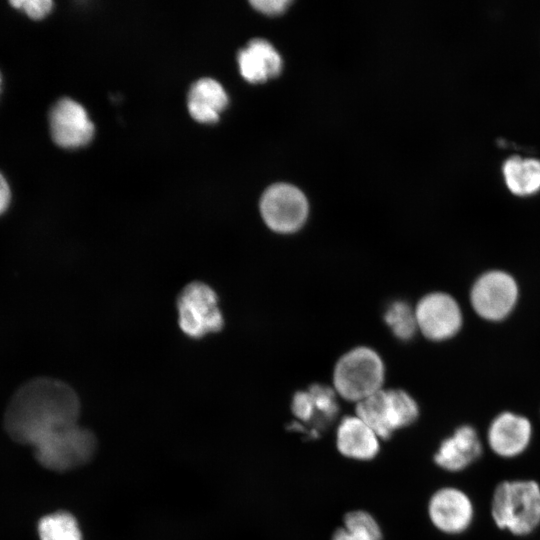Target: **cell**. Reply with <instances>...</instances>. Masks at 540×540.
Returning a JSON list of instances; mask_svg holds the SVG:
<instances>
[{"instance_id": "6da1fadb", "label": "cell", "mask_w": 540, "mask_h": 540, "mask_svg": "<svg viewBox=\"0 0 540 540\" xmlns=\"http://www.w3.org/2000/svg\"><path fill=\"white\" fill-rule=\"evenodd\" d=\"M79 398L68 384L33 378L19 387L7 405L4 426L22 444L35 445L49 434L77 424Z\"/></svg>"}, {"instance_id": "7a4b0ae2", "label": "cell", "mask_w": 540, "mask_h": 540, "mask_svg": "<svg viewBox=\"0 0 540 540\" xmlns=\"http://www.w3.org/2000/svg\"><path fill=\"white\" fill-rule=\"evenodd\" d=\"M491 514L500 529L527 535L540 524V486L533 480L503 481L494 490Z\"/></svg>"}, {"instance_id": "3957f363", "label": "cell", "mask_w": 540, "mask_h": 540, "mask_svg": "<svg viewBox=\"0 0 540 540\" xmlns=\"http://www.w3.org/2000/svg\"><path fill=\"white\" fill-rule=\"evenodd\" d=\"M384 364L371 348L360 346L345 353L333 372L335 391L345 400L360 402L382 389Z\"/></svg>"}, {"instance_id": "277c9868", "label": "cell", "mask_w": 540, "mask_h": 540, "mask_svg": "<svg viewBox=\"0 0 540 540\" xmlns=\"http://www.w3.org/2000/svg\"><path fill=\"white\" fill-rule=\"evenodd\" d=\"M40 464L54 471H66L87 463L96 449V438L78 424L47 435L35 445Z\"/></svg>"}, {"instance_id": "5b68a950", "label": "cell", "mask_w": 540, "mask_h": 540, "mask_svg": "<svg viewBox=\"0 0 540 540\" xmlns=\"http://www.w3.org/2000/svg\"><path fill=\"white\" fill-rule=\"evenodd\" d=\"M177 310L179 326L191 338H201L223 328L224 319L218 307V295L203 282H192L181 291Z\"/></svg>"}, {"instance_id": "8992f818", "label": "cell", "mask_w": 540, "mask_h": 540, "mask_svg": "<svg viewBox=\"0 0 540 540\" xmlns=\"http://www.w3.org/2000/svg\"><path fill=\"white\" fill-rule=\"evenodd\" d=\"M308 202L295 186L285 183L270 186L260 200V212L266 225L278 233L299 230L308 216Z\"/></svg>"}, {"instance_id": "52a82bcc", "label": "cell", "mask_w": 540, "mask_h": 540, "mask_svg": "<svg viewBox=\"0 0 540 540\" xmlns=\"http://www.w3.org/2000/svg\"><path fill=\"white\" fill-rule=\"evenodd\" d=\"M518 296L515 280L503 271H490L477 279L471 290V303L482 318L498 321L513 309Z\"/></svg>"}, {"instance_id": "ba28073f", "label": "cell", "mask_w": 540, "mask_h": 540, "mask_svg": "<svg viewBox=\"0 0 540 540\" xmlns=\"http://www.w3.org/2000/svg\"><path fill=\"white\" fill-rule=\"evenodd\" d=\"M48 122L52 140L64 149L85 146L94 135V125L85 108L71 98H62L52 106Z\"/></svg>"}, {"instance_id": "9c48e42d", "label": "cell", "mask_w": 540, "mask_h": 540, "mask_svg": "<svg viewBox=\"0 0 540 540\" xmlns=\"http://www.w3.org/2000/svg\"><path fill=\"white\" fill-rule=\"evenodd\" d=\"M417 326L425 337L442 341L454 336L462 324L457 302L448 294L434 292L425 295L415 310Z\"/></svg>"}, {"instance_id": "30bf717a", "label": "cell", "mask_w": 540, "mask_h": 540, "mask_svg": "<svg viewBox=\"0 0 540 540\" xmlns=\"http://www.w3.org/2000/svg\"><path fill=\"white\" fill-rule=\"evenodd\" d=\"M428 514L432 524L446 534H460L470 526L474 509L468 495L454 487L437 490L430 498Z\"/></svg>"}, {"instance_id": "8fae6325", "label": "cell", "mask_w": 540, "mask_h": 540, "mask_svg": "<svg viewBox=\"0 0 540 540\" xmlns=\"http://www.w3.org/2000/svg\"><path fill=\"white\" fill-rule=\"evenodd\" d=\"M356 416L380 439H388L396 430L406 427L405 415L396 389H381L356 404Z\"/></svg>"}, {"instance_id": "7c38bea8", "label": "cell", "mask_w": 540, "mask_h": 540, "mask_svg": "<svg viewBox=\"0 0 540 540\" xmlns=\"http://www.w3.org/2000/svg\"><path fill=\"white\" fill-rule=\"evenodd\" d=\"M531 422L522 415L502 412L489 425L487 443L489 448L503 458H514L522 454L532 439Z\"/></svg>"}, {"instance_id": "4fadbf2b", "label": "cell", "mask_w": 540, "mask_h": 540, "mask_svg": "<svg viewBox=\"0 0 540 540\" xmlns=\"http://www.w3.org/2000/svg\"><path fill=\"white\" fill-rule=\"evenodd\" d=\"M481 454L482 444L477 431L472 426L463 425L441 442L434 461L443 470L459 472L476 461Z\"/></svg>"}, {"instance_id": "5bb4252c", "label": "cell", "mask_w": 540, "mask_h": 540, "mask_svg": "<svg viewBox=\"0 0 540 540\" xmlns=\"http://www.w3.org/2000/svg\"><path fill=\"white\" fill-rule=\"evenodd\" d=\"M379 436L358 416L344 417L336 430V447L343 456L371 460L380 451Z\"/></svg>"}, {"instance_id": "9a60e30c", "label": "cell", "mask_w": 540, "mask_h": 540, "mask_svg": "<svg viewBox=\"0 0 540 540\" xmlns=\"http://www.w3.org/2000/svg\"><path fill=\"white\" fill-rule=\"evenodd\" d=\"M241 75L249 82L260 83L281 72L282 60L275 48L264 39H253L238 53Z\"/></svg>"}, {"instance_id": "2e32d148", "label": "cell", "mask_w": 540, "mask_h": 540, "mask_svg": "<svg viewBox=\"0 0 540 540\" xmlns=\"http://www.w3.org/2000/svg\"><path fill=\"white\" fill-rule=\"evenodd\" d=\"M228 104V96L219 82L211 78L196 81L188 93V110L201 123L218 121Z\"/></svg>"}, {"instance_id": "e0dca14e", "label": "cell", "mask_w": 540, "mask_h": 540, "mask_svg": "<svg viewBox=\"0 0 540 540\" xmlns=\"http://www.w3.org/2000/svg\"><path fill=\"white\" fill-rule=\"evenodd\" d=\"M508 190L514 195L526 197L540 191V159L530 156L511 155L501 167Z\"/></svg>"}, {"instance_id": "ac0fdd59", "label": "cell", "mask_w": 540, "mask_h": 540, "mask_svg": "<svg viewBox=\"0 0 540 540\" xmlns=\"http://www.w3.org/2000/svg\"><path fill=\"white\" fill-rule=\"evenodd\" d=\"M40 540H82L75 518L58 512L42 518L38 525Z\"/></svg>"}, {"instance_id": "d6986e66", "label": "cell", "mask_w": 540, "mask_h": 540, "mask_svg": "<svg viewBox=\"0 0 540 540\" xmlns=\"http://www.w3.org/2000/svg\"><path fill=\"white\" fill-rule=\"evenodd\" d=\"M384 320L394 335L402 340L411 339L418 328L415 312L402 301H396L388 307Z\"/></svg>"}, {"instance_id": "ffe728a7", "label": "cell", "mask_w": 540, "mask_h": 540, "mask_svg": "<svg viewBox=\"0 0 540 540\" xmlns=\"http://www.w3.org/2000/svg\"><path fill=\"white\" fill-rule=\"evenodd\" d=\"M344 528L367 540H382V531L378 522L364 510L348 512L344 517Z\"/></svg>"}, {"instance_id": "44dd1931", "label": "cell", "mask_w": 540, "mask_h": 540, "mask_svg": "<svg viewBox=\"0 0 540 540\" xmlns=\"http://www.w3.org/2000/svg\"><path fill=\"white\" fill-rule=\"evenodd\" d=\"M10 5L33 20L45 18L53 9L51 0H13Z\"/></svg>"}, {"instance_id": "7402d4cb", "label": "cell", "mask_w": 540, "mask_h": 540, "mask_svg": "<svg viewBox=\"0 0 540 540\" xmlns=\"http://www.w3.org/2000/svg\"><path fill=\"white\" fill-rule=\"evenodd\" d=\"M292 412L294 416L304 423L314 424L316 418L315 406L312 396L307 391H299L293 396Z\"/></svg>"}, {"instance_id": "603a6c76", "label": "cell", "mask_w": 540, "mask_h": 540, "mask_svg": "<svg viewBox=\"0 0 540 540\" xmlns=\"http://www.w3.org/2000/svg\"><path fill=\"white\" fill-rule=\"evenodd\" d=\"M251 5L258 11L267 15H278L290 5L289 0H253Z\"/></svg>"}, {"instance_id": "cb8c5ba5", "label": "cell", "mask_w": 540, "mask_h": 540, "mask_svg": "<svg viewBox=\"0 0 540 540\" xmlns=\"http://www.w3.org/2000/svg\"><path fill=\"white\" fill-rule=\"evenodd\" d=\"M12 191L10 184L3 173L0 172V216L10 207Z\"/></svg>"}, {"instance_id": "d4e9b609", "label": "cell", "mask_w": 540, "mask_h": 540, "mask_svg": "<svg viewBox=\"0 0 540 540\" xmlns=\"http://www.w3.org/2000/svg\"><path fill=\"white\" fill-rule=\"evenodd\" d=\"M332 540H367L359 535L349 532L344 527L338 528L333 536Z\"/></svg>"}, {"instance_id": "484cf974", "label": "cell", "mask_w": 540, "mask_h": 540, "mask_svg": "<svg viewBox=\"0 0 540 540\" xmlns=\"http://www.w3.org/2000/svg\"><path fill=\"white\" fill-rule=\"evenodd\" d=\"M2 88H3V76H2V73L0 71V95H1V92H2Z\"/></svg>"}]
</instances>
